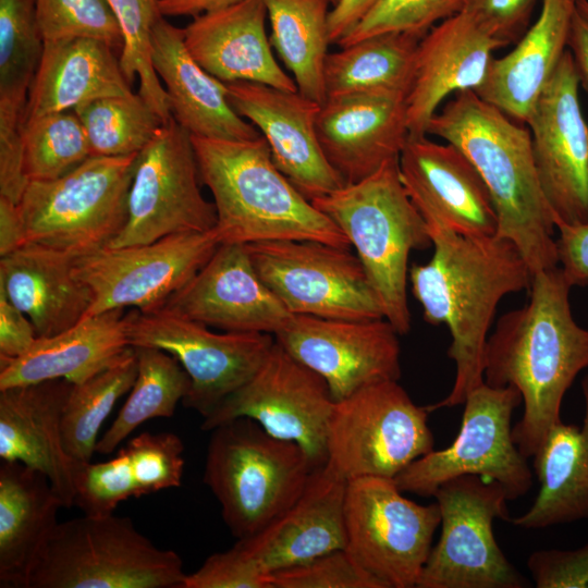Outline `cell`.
<instances>
[{
    "instance_id": "91938a15",
    "label": "cell",
    "mask_w": 588,
    "mask_h": 588,
    "mask_svg": "<svg viewBox=\"0 0 588 588\" xmlns=\"http://www.w3.org/2000/svg\"><path fill=\"white\" fill-rule=\"evenodd\" d=\"M577 9H578L586 17H588V0H578V1H577Z\"/></svg>"
},
{
    "instance_id": "bcb514c9",
    "label": "cell",
    "mask_w": 588,
    "mask_h": 588,
    "mask_svg": "<svg viewBox=\"0 0 588 588\" xmlns=\"http://www.w3.org/2000/svg\"><path fill=\"white\" fill-rule=\"evenodd\" d=\"M125 451L140 497L182 485L184 445L172 432H142Z\"/></svg>"
},
{
    "instance_id": "3957f363",
    "label": "cell",
    "mask_w": 588,
    "mask_h": 588,
    "mask_svg": "<svg viewBox=\"0 0 588 588\" xmlns=\"http://www.w3.org/2000/svg\"><path fill=\"white\" fill-rule=\"evenodd\" d=\"M428 134L457 147L475 166L497 210V235L517 246L532 274L559 267L556 228L538 179L529 128L473 90H463L433 114Z\"/></svg>"
},
{
    "instance_id": "f5cc1de1",
    "label": "cell",
    "mask_w": 588,
    "mask_h": 588,
    "mask_svg": "<svg viewBox=\"0 0 588 588\" xmlns=\"http://www.w3.org/2000/svg\"><path fill=\"white\" fill-rule=\"evenodd\" d=\"M559 267L572 286L588 284V222L556 226Z\"/></svg>"
},
{
    "instance_id": "f1b7e54d",
    "label": "cell",
    "mask_w": 588,
    "mask_h": 588,
    "mask_svg": "<svg viewBox=\"0 0 588 588\" xmlns=\"http://www.w3.org/2000/svg\"><path fill=\"white\" fill-rule=\"evenodd\" d=\"M76 259L36 243L0 257V291L30 319L37 338L62 332L87 315L93 294L75 272Z\"/></svg>"
},
{
    "instance_id": "4fadbf2b",
    "label": "cell",
    "mask_w": 588,
    "mask_h": 588,
    "mask_svg": "<svg viewBox=\"0 0 588 588\" xmlns=\"http://www.w3.org/2000/svg\"><path fill=\"white\" fill-rule=\"evenodd\" d=\"M191 134L173 117L138 152L122 231L107 246L140 245L168 235L207 232L217 224L213 203L201 194Z\"/></svg>"
},
{
    "instance_id": "d590c367",
    "label": "cell",
    "mask_w": 588,
    "mask_h": 588,
    "mask_svg": "<svg viewBox=\"0 0 588 588\" xmlns=\"http://www.w3.org/2000/svg\"><path fill=\"white\" fill-rule=\"evenodd\" d=\"M270 44L290 71L298 93L322 105L327 99L324 65L331 45L329 0H264Z\"/></svg>"
},
{
    "instance_id": "6f0895ef",
    "label": "cell",
    "mask_w": 588,
    "mask_h": 588,
    "mask_svg": "<svg viewBox=\"0 0 588 588\" xmlns=\"http://www.w3.org/2000/svg\"><path fill=\"white\" fill-rule=\"evenodd\" d=\"M24 244V226L17 204L0 196V257Z\"/></svg>"
},
{
    "instance_id": "f35d334b",
    "label": "cell",
    "mask_w": 588,
    "mask_h": 588,
    "mask_svg": "<svg viewBox=\"0 0 588 588\" xmlns=\"http://www.w3.org/2000/svg\"><path fill=\"white\" fill-rule=\"evenodd\" d=\"M74 111L86 132L91 156L138 154L166 123L138 93L99 98Z\"/></svg>"
},
{
    "instance_id": "681fc988",
    "label": "cell",
    "mask_w": 588,
    "mask_h": 588,
    "mask_svg": "<svg viewBox=\"0 0 588 588\" xmlns=\"http://www.w3.org/2000/svg\"><path fill=\"white\" fill-rule=\"evenodd\" d=\"M182 588H271L261 573L233 546L208 556L198 569L186 574Z\"/></svg>"
},
{
    "instance_id": "816d5d0a",
    "label": "cell",
    "mask_w": 588,
    "mask_h": 588,
    "mask_svg": "<svg viewBox=\"0 0 588 588\" xmlns=\"http://www.w3.org/2000/svg\"><path fill=\"white\" fill-rule=\"evenodd\" d=\"M527 568L537 588H588V543L574 550L534 551Z\"/></svg>"
},
{
    "instance_id": "5bb4252c",
    "label": "cell",
    "mask_w": 588,
    "mask_h": 588,
    "mask_svg": "<svg viewBox=\"0 0 588 588\" xmlns=\"http://www.w3.org/2000/svg\"><path fill=\"white\" fill-rule=\"evenodd\" d=\"M260 279L293 315L384 318L365 269L350 248L314 240L246 244Z\"/></svg>"
},
{
    "instance_id": "6da1fadb",
    "label": "cell",
    "mask_w": 588,
    "mask_h": 588,
    "mask_svg": "<svg viewBox=\"0 0 588 588\" xmlns=\"http://www.w3.org/2000/svg\"><path fill=\"white\" fill-rule=\"evenodd\" d=\"M433 254L413 265L408 277L425 321L445 324L451 334L448 356L456 375L450 393L426 406L428 412L464 404L483 380L488 331L500 301L530 287L532 272L510 240L499 235L467 236L438 221H426Z\"/></svg>"
},
{
    "instance_id": "f546056e",
    "label": "cell",
    "mask_w": 588,
    "mask_h": 588,
    "mask_svg": "<svg viewBox=\"0 0 588 588\" xmlns=\"http://www.w3.org/2000/svg\"><path fill=\"white\" fill-rule=\"evenodd\" d=\"M578 0H542L539 17L515 48L491 60L482 84L473 90L519 123H526L564 52Z\"/></svg>"
},
{
    "instance_id": "30bf717a",
    "label": "cell",
    "mask_w": 588,
    "mask_h": 588,
    "mask_svg": "<svg viewBox=\"0 0 588 588\" xmlns=\"http://www.w3.org/2000/svg\"><path fill=\"white\" fill-rule=\"evenodd\" d=\"M441 534L416 588H525L528 580L499 547L493 522H510L506 492L498 482L463 475L441 483L433 495Z\"/></svg>"
},
{
    "instance_id": "b9f144b4",
    "label": "cell",
    "mask_w": 588,
    "mask_h": 588,
    "mask_svg": "<svg viewBox=\"0 0 588 588\" xmlns=\"http://www.w3.org/2000/svg\"><path fill=\"white\" fill-rule=\"evenodd\" d=\"M122 29L123 48L120 64L130 84L137 76L138 94L164 122L171 118L164 87L150 61V35L156 20L161 15L156 0H108Z\"/></svg>"
},
{
    "instance_id": "9c48e42d",
    "label": "cell",
    "mask_w": 588,
    "mask_h": 588,
    "mask_svg": "<svg viewBox=\"0 0 588 588\" xmlns=\"http://www.w3.org/2000/svg\"><path fill=\"white\" fill-rule=\"evenodd\" d=\"M426 406L399 380L367 385L334 403L327 429V464L344 479H394L433 450Z\"/></svg>"
},
{
    "instance_id": "7dc6e473",
    "label": "cell",
    "mask_w": 588,
    "mask_h": 588,
    "mask_svg": "<svg viewBox=\"0 0 588 588\" xmlns=\"http://www.w3.org/2000/svg\"><path fill=\"white\" fill-rule=\"evenodd\" d=\"M271 588H385L343 549L269 575Z\"/></svg>"
},
{
    "instance_id": "d4e9b609",
    "label": "cell",
    "mask_w": 588,
    "mask_h": 588,
    "mask_svg": "<svg viewBox=\"0 0 588 588\" xmlns=\"http://www.w3.org/2000/svg\"><path fill=\"white\" fill-rule=\"evenodd\" d=\"M502 47L464 11L433 25L418 44L405 99L409 136L427 135L429 121L446 97L476 90L486 78L493 51Z\"/></svg>"
},
{
    "instance_id": "ac0fdd59",
    "label": "cell",
    "mask_w": 588,
    "mask_h": 588,
    "mask_svg": "<svg viewBox=\"0 0 588 588\" xmlns=\"http://www.w3.org/2000/svg\"><path fill=\"white\" fill-rule=\"evenodd\" d=\"M578 86L567 49L526 122L555 228L588 222V124L579 106Z\"/></svg>"
},
{
    "instance_id": "1f68e13d",
    "label": "cell",
    "mask_w": 588,
    "mask_h": 588,
    "mask_svg": "<svg viewBox=\"0 0 588 588\" xmlns=\"http://www.w3.org/2000/svg\"><path fill=\"white\" fill-rule=\"evenodd\" d=\"M132 94L117 50L106 41L86 37L45 41L28 93L25 122L99 98Z\"/></svg>"
},
{
    "instance_id": "7402d4cb",
    "label": "cell",
    "mask_w": 588,
    "mask_h": 588,
    "mask_svg": "<svg viewBox=\"0 0 588 588\" xmlns=\"http://www.w3.org/2000/svg\"><path fill=\"white\" fill-rule=\"evenodd\" d=\"M402 183L425 221L467 236L498 232L490 192L470 160L454 145L408 136L399 157Z\"/></svg>"
},
{
    "instance_id": "94428289",
    "label": "cell",
    "mask_w": 588,
    "mask_h": 588,
    "mask_svg": "<svg viewBox=\"0 0 588 588\" xmlns=\"http://www.w3.org/2000/svg\"><path fill=\"white\" fill-rule=\"evenodd\" d=\"M340 0H329V2L331 3V5H335Z\"/></svg>"
},
{
    "instance_id": "ab89813d",
    "label": "cell",
    "mask_w": 588,
    "mask_h": 588,
    "mask_svg": "<svg viewBox=\"0 0 588 588\" xmlns=\"http://www.w3.org/2000/svg\"><path fill=\"white\" fill-rule=\"evenodd\" d=\"M23 145L24 170L29 181L58 179L91 156L86 132L74 110L27 120Z\"/></svg>"
},
{
    "instance_id": "d6a6232c",
    "label": "cell",
    "mask_w": 588,
    "mask_h": 588,
    "mask_svg": "<svg viewBox=\"0 0 588 588\" xmlns=\"http://www.w3.org/2000/svg\"><path fill=\"white\" fill-rule=\"evenodd\" d=\"M64 507L50 480L20 462L0 464V587L27 588Z\"/></svg>"
},
{
    "instance_id": "277c9868",
    "label": "cell",
    "mask_w": 588,
    "mask_h": 588,
    "mask_svg": "<svg viewBox=\"0 0 588 588\" xmlns=\"http://www.w3.org/2000/svg\"><path fill=\"white\" fill-rule=\"evenodd\" d=\"M192 142L201 183L213 198L221 244L314 240L351 247L340 228L279 170L261 135L250 140L192 136Z\"/></svg>"
},
{
    "instance_id": "44dd1931",
    "label": "cell",
    "mask_w": 588,
    "mask_h": 588,
    "mask_svg": "<svg viewBox=\"0 0 588 588\" xmlns=\"http://www.w3.org/2000/svg\"><path fill=\"white\" fill-rule=\"evenodd\" d=\"M233 109L266 139L273 162L310 201L344 186L317 135L319 103L301 93L252 82L225 84Z\"/></svg>"
},
{
    "instance_id": "7bdbcfd3",
    "label": "cell",
    "mask_w": 588,
    "mask_h": 588,
    "mask_svg": "<svg viewBox=\"0 0 588 588\" xmlns=\"http://www.w3.org/2000/svg\"><path fill=\"white\" fill-rule=\"evenodd\" d=\"M45 41L73 37L95 38L122 50L123 34L108 0H36Z\"/></svg>"
},
{
    "instance_id": "5b68a950",
    "label": "cell",
    "mask_w": 588,
    "mask_h": 588,
    "mask_svg": "<svg viewBox=\"0 0 588 588\" xmlns=\"http://www.w3.org/2000/svg\"><path fill=\"white\" fill-rule=\"evenodd\" d=\"M345 234L400 335L411 330L408 258L432 245L426 221L402 183L399 158L368 177L311 200Z\"/></svg>"
},
{
    "instance_id": "7a4b0ae2",
    "label": "cell",
    "mask_w": 588,
    "mask_h": 588,
    "mask_svg": "<svg viewBox=\"0 0 588 588\" xmlns=\"http://www.w3.org/2000/svg\"><path fill=\"white\" fill-rule=\"evenodd\" d=\"M572 287L560 267L535 272L527 304L502 315L487 339L483 380L519 391L524 413L512 437L527 458L562 420L563 397L588 368V329L572 315Z\"/></svg>"
},
{
    "instance_id": "d6986e66",
    "label": "cell",
    "mask_w": 588,
    "mask_h": 588,
    "mask_svg": "<svg viewBox=\"0 0 588 588\" xmlns=\"http://www.w3.org/2000/svg\"><path fill=\"white\" fill-rule=\"evenodd\" d=\"M400 333L385 319L294 315L275 341L327 382L334 401L387 380H400Z\"/></svg>"
},
{
    "instance_id": "836d02e7",
    "label": "cell",
    "mask_w": 588,
    "mask_h": 588,
    "mask_svg": "<svg viewBox=\"0 0 588 588\" xmlns=\"http://www.w3.org/2000/svg\"><path fill=\"white\" fill-rule=\"evenodd\" d=\"M580 426L555 424L534 457L538 494L524 514L510 519L524 529H543L588 518V376L580 383Z\"/></svg>"
},
{
    "instance_id": "ee69618b",
    "label": "cell",
    "mask_w": 588,
    "mask_h": 588,
    "mask_svg": "<svg viewBox=\"0 0 588 588\" xmlns=\"http://www.w3.org/2000/svg\"><path fill=\"white\" fill-rule=\"evenodd\" d=\"M73 485V506L85 515L112 514L121 502L140 497L123 448L114 457L105 462L75 461Z\"/></svg>"
},
{
    "instance_id": "7c38bea8",
    "label": "cell",
    "mask_w": 588,
    "mask_h": 588,
    "mask_svg": "<svg viewBox=\"0 0 588 588\" xmlns=\"http://www.w3.org/2000/svg\"><path fill=\"white\" fill-rule=\"evenodd\" d=\"M394 479L359 477L347 481L345 547L385 588H416L441 523L437 502L418 504Z\"/></svg>"
},
{
    "instance_id": "8992f818",
    "label": "cell",
    "mask_w": 588,
    "mask_h": 588,
    "mask_svg": "<svg viewBox=\"0 0 588 588\" xmlns=\"http://www.w3.org/2000/svg\"><path fill=\"white\" fill-rule=\"evenodd\" d=\"M315 468L298 444L238 417L211 430L203 479L218 500L230 532L243 539L285 512Z\"/></svg>"
},
{
    "instance_id": "9a60e30c",
    "label": "cell",
    "mask_w": 588,
    "mask_h": 588,
    "mask_svg": "<svg viewBox=\"0 0 588 588\" xmlns=\"http://www.w3.org/2000/svg\"><path fill=\"white\" fill-rule=\"evenodd\" d=\"M131 346H149L173 355L192 387L183 405L207 417L258 370L275 338L267 333L216 332L166 309L125 313Z\"/></svg>"
},
{
    "instance_id": "ba28073f",
    "label": "cell",
    "mask_w": 588,
    "mask_h": 588,
    "mask_svg": "<svg viewBox=\"0 0 588 588\" xmlns=\"http://www.w3.org/2000/svg\"><path fill=\"white\" fill-rule=\"evenodd\" d=\"M137 155L90 156L58 179L29 181L17 204L25 244L76 258L106 248L126 222Z\"/></svg>"
},
{
    "instance_id": "11a10c76",
    "label": "cell",
    "mask_w": 588,
    "mask_h": 588,
    "mask_svg": "<svg viewBox=\"0 0 588 588\" xmlns=\"http://www.w3.org/2000/svg\"><path fill=\"white\" fill-rule=\"evenodd\" d=\"M379 0H340L329 13V37L338 45Z\"/></svg>"
},
{
    "instance_id": "4316f807",
    "label": "cell",
    "mask_w": 588,
    "mask_h": 588,
    "mask_svg": "<svg viewBox=\"0 0 588 588\" xmlns=\"http://www.w3.org/2000/svg\"><path fill=\"white\" fill-rule=\"evenodd\" d=\"M73 383L52 379L0 389V458L42 473L64 507L73 506L74 460L64 449L62 417Z\"/></svg>"
},
{
    "instance_id": "4dcf8cb0",
    "label": "cell",
    "mask_w": 588,
    "mask_h": 588,
    "mask_svg": "<svg viewBox=\"0 0 588 588\" xmlns=\"http://www.w3.org/2000/svg\"><path fill=\"white\" fill-rule=\"evenodd\" d=\"M124 309L84 317L51 336L37 338L22 356H0V389L64 379L75 384L115 362L131 345Z\"/></svg>"
},
{
    "instance_id": "52a82bcc",
    "label": "cell",
    "mask_w": 588,
    "mask_h": 588,
    "mask_svg": "<svg viewBox=\"0 0 588 588\" xmlns=\"http://www.w3.org/2000/svg\"><path fill=\"white\" fill-rule=\"evenodd\" d=\"M185 577L180 555L128 517L84 514L57 524L27 588H182Z\"/></svg>"
},
{
    "instance_id": "ffe728a7",
    "label": "cell",
    "mask_w": 588,
    "mask_h": 588,
    "mask_svg": "<svg viewBox=\"0 0 588 588\" xmlns=\"http://www.w3.org/2000/svg\"><path fill=\"white\" fill-rule=\"evenodd\" d=\"M162 309L225 332L275 335L294 316L260 279L244 244H220Z\"/></svg>"
},
{
    "instance_id": "f907efd6",
    "label": "cell",
    "mask_w": 588,
    "mask_h": 588,
    "mask_svg": "<svg viewBox=\"0 0 588 588\" xmlns=\"http://www.w3.org/2000/svg\"><path fill=\"white\" fill-rule=\"evenodd\" d=\"M538 0H462L468 13L489 35L505 47L517 42L529 27Z\"/></svg>"
},
{
    "instance_id": "2e32d148",
    "label": "cell",
    "mask_w": 588,
    "mask_h": 588,
    "mask_svg": "<svg viewBox=\"0 0 588 588\" xmlns=\"http://www.w3.org/2000/svg\"><path fill=\"white\" fill-rule=\"evenodd\" d=\"M220 244L213 229L168 235L147 244L106 247L77 258L75 272L93 294L86 317L126 307L140 313L162 309Z\"/></svg>"
},
{
    "instance_id": "74e56055",
    "label": "cell",
    "mask_w": 588,
    "mask_h": 588,
    "mask_svg": "<svg viewBox=\"0 0 588 588\" xmlns=\"http://www.w3.org/2000/svg\"><path fill=\"white\" fill-rule=\"evenodd\" d=\"M137 375L133 346L111 365L73 384L62 417L66 453L76 462H89L96 452L99 430L118 400L132 389Z\"/></svg>"
},
{
    "instance_id": "c3c4849f",
    "label": "cell",
    "mask_w": 588,
    "mask_h": 588,
    "mask_svg": "<svg viewBox=\"0 0 588 588\" xmlns=\"http://www.w3.org/2000/svg\"><path fill=\"white\" fill-rule=\"evenodd\" d=\"M26 105L27 100L0 98V196L15 204L29 183L23 145Z\"/></svg>"
},
{
    "instance_id": "8d00e7d4",
    "label": "cell",
    "mask_w": 588,
    "mask_h": 588,
    "mask_svg": "<svg viewBox=\"0 0 588 588\" xmlns=\"http://www.w3.org/2000/svg\"><path fill=\"white\" fill-rule=\"evenodd\" d=\"M137 375L117 418L99 438L96 452L111 454L142 424L172 417L179 402L191 391L189 376L170 353L149 346H133Z\"/></svg>"
},
{
    "instance_id": "484cf974",
    "label": "cell",
    "mask_w": 588,
    "mask_h": 588,
    "mask_svg": "<svg viewBox=\"0 0 588 588\" xmlns=\"http://www.w3.org/2000/svg\"><path fill=\"white\" fill-rule=\"evenodd\" d=\"M264 0H241L193 17L184 44L195 61L224 84L252 82L287 91L296 84L275 59Z\"/></svg>"
},
{
    "instance_id": "60d3db41",
    "label": "cell",
    "mask_w": 588,
    "mask_h": 588,
    "mask_svg": "<svg viewBox=\"0 0 588 588\" xmlns=\"http://www.w3.org/2000/svg\"><path fill=\"white\" fill-rule=\"evenodd\" d=\"M44 46L36 0H0V97L27 100Z\"/></svg>"
},
{
    "instance_id": "83f0119b",
    "label": "cell",
    "mask_w": 588,
    "mask_h": 588,
    "mask_svg": "<svg viewBox=\"0 0 588 588\" xmlns=\"http://www.w3.org/2000/svg\"><path fill=\"white\" fill-rule=\"evenodd\" d=\"M151 65L163 82L173 119L192 136L250 140L257 128L231 106L224 83L205 71L184 44V30L160 15L150 35Z\"/></svg>"
},
{
    "instance_id": "603a6c76",
    "label": "cell",
    "mask_w": 588,
    "mask_h": 588,
    "mask_svg": "<svg viewBox=\"0 0 588 588\" xmlns=\"http://www.w3.org/2000/svg\"><path fill=\"white\" fill-rule=\"evenodd\" d=\"M406 97L363 93L328 97L317 115L321 149L345 185L399 158L409 136Z\"/></svg>"
},
{
    "instance_id": "9f6ffc18",
    "label": "cell",
    "mask_w": 588,
    "mask_h": 588,
    "mask_svg": "<svg viewBox=\"0 0 588 588\" xmlns=\"http://www.w3.org/2000/svg\"><path fill=\"white\" fill-rule=\"evenodd\" d=\"M567 48L581 84L588 94V17L576 9L569 27Z\"/></svg>"
},
{
    "instance_id": "680465c9",
    "label": "cell",
    "mask_w": 588,
    "mask_h": 588,
    "mask_svg": "<svg viewBox=\"0 0 588 588\" xmlns=\"http://www.w3.org/2000/svg\"><path fill=\"white\" fill-rule=\"evenodd\" d=\"M241 0H156L162 16H197L234 4Z\"/></svg>"
},
{
    "instance_id": "cb8c5ba5",
    "label": "cell",
    "mask_w": 588,
    "mask_h": 588,
    "mask_svg": "<svg viewBox=\"0 0 588 588\" xmlns=\"http://www.w3.org/2000/svg\"><path fill=\"white\" fill-rule=\"evenodd\" d=\"M347 480L327 463L316 467L299 498L257 534L234 546L270 574L345 547Z\"/></svg>"
},
{
    "instance_id": "8fae6325",
    "label": "cell",
    "mask_w": 588,
    "mask_h": 588,
    "mask_svg": "<svg viewBox=\"0 0 588 588\" xmlns=\"http://www.w3.org/2000/svg\"><path fill=\"white\" fill-rule=\"evenodd\" d=\"M520 403L514 387L483 382L475 388L464 402L455 440L408 465L394 478L399 489L429 498L449 479L476 475L501 485L509 501L524 497L532 487L534 475L512 437V415Z\"/></svg>"
},
{
    "instance_id": "e575fe53",
    "label": "cell",
    "mask_w": 588,
    "mask_h": 588,
    "mask_svg": "<svg viewBox=\"0 0 588 588\" xmlns=\"http://www.w3.org/2000/svg\"><path fill=\"white\" fill-rule=\"evenodd\" d=\"M424 36L384 33L329 52L324 65L327 98L363 93L406 97L414 78L418 44Z\"/></svg>"
},
{
    "instance_id": "f6af8a7d",
    "label": "cell",
    "mask_w": 588,
    "mask_h": 588,
    "mask_svg": "<svg viewBox=\"0 0 588 588\" xmlns=\"http://www.w3.org/2000/svg\"><path fill=\"white\" fill-rule=\"evenodd\" d=\"M461 11L462 0H379L336 46L391 32L425 35L433 25Z\"/></svg>"
},
{
    "instance_id": "db71d44e",
    "label": "cell",
    "mask_w": 588,
    "mask_h": 588,
    "mask_svg": "<svg viewBox=\"0 0 588 588\" xmlns=\"http://www.w3.org/2000/svg\"><path fill=\"white\" fill-rule=\"evenodd\" d=\"M37 340L30 319L0 291V356L16 358Z\"/></svg>"
},
{
    "instance_id": "e0dca14e",
    "label": "cell",
    "mask_w": 588,
    "mask_h": 588,
    "mask_svg": "<svg viewBox=\"0 0 588 588\" xmlns=\"http://www.w3.org/2000/svg\"><path fill=\"white\" fill-rule=\"evenodd\" d=\"M334 403L326 380L274 341L254 376L203 418L201 429L248 417L273 437L298 444L319 467L327 462Z\"/></svg>"
}]
</instances>
